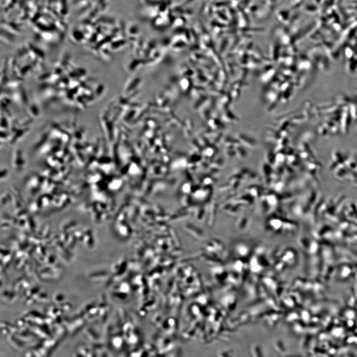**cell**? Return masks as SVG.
I'll return each mask as SVG.
<instances>
[{"label": "cell", "mask_w": 357, "mask_h": 357, "mask_svg": "<svg viewBox=\"0 0 357 357\" xmlns=\"http://www.w3.org/2000/svg\"><path fill=\"white\" fill-rule=\"evenodd\" d=\"M35 80L32 93L41 109L82 111L100 95L96 79L68 54L49 63Z\"/></svg>", "instance_id": "6da1fadb"}, {"label": "cell", "mask_w": 357, "mask_h": 357, "mask_svg": "<svg viewBox=\"0 0 357 357\" xmlns=\"http://www.w3.org/2000/svg\"><path fill=\"white\" fill-rule=\"evenodd\" d=\"M1 63L12 74L25 80L36 78L49 64L46 52L30 44L19 47Z\"/></svg>", "instance_id": "7a4b0ae2"}]
</instances>
